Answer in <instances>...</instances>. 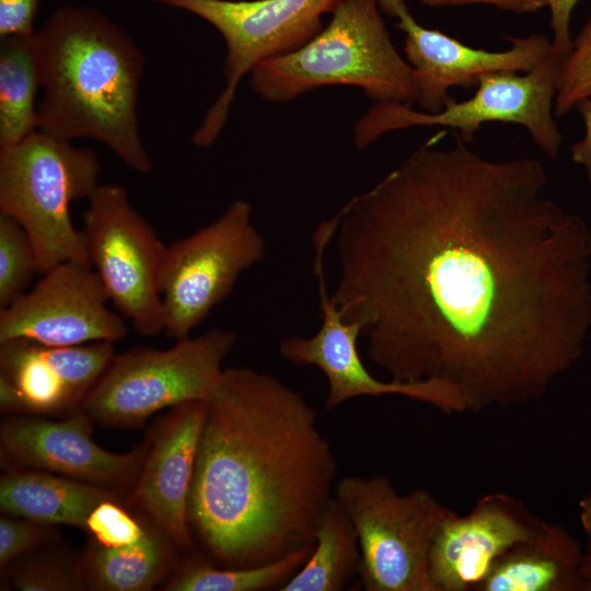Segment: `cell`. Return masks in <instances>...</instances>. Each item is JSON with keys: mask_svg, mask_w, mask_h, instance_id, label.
<instances>
[{"mask_svg": "<svg viewBox=\"0 0 591 591\" xmlns=\"http://www.w3.org/2000/svg\"><path fill=\"white\" fill-rule=\"evenodd\" d=\"M424 143L335 215L341 317L391 380L447 382L466 412L543 398L591 332V229L532 158Z\"/></svg>", "mask_w": 591, "mask_h": 591, "instance_id": "cell-1", "label": "cell"}, {"mask_svg": "<svg viewBox=\"0 0 591 591\" xmlns=\"http://www.w3.org/2000/svg\"><path fill=\"white\" fill-rule=\"evenodd\" d=\"M337 461L315 409L269 372L224 369L208 401L188 519L219 567H254L312 548Z\"/></svg>", "mask_w": 591, "mask_h": 591, "instance_id": "cell-2", "label": "cell"}, {"mask_svg": "<svg viewBox=\"0 0 591 591\" xmlns=\"http://www.w3.org/2000/svg\"><path fill=\"white\" fill-rule=\"evenodd\" d=\"M42 96L38 130L65 140L93 139L125 164L148 173L138 96L146 58L113 20L66 4L34 32Z\"/></svg>", "mask_w": 591, "mask_h": 591, "instance_id": "cell-3", "label": "cell"}, {"mask_svg": "<svg viewBox=\"0 0 591 591\" xmlns=\"http://www.w3.org/2000/svg\"><path fill=\"white\" fill-rule=\"evenodd\" d=\"M265 101L289 102L326 85H351L375 102L416 104L412 68L397 51L376 0H340L328 25L300 48L250 72Z\"/></svg>", "mask_w": 591, "mask_h": 591, "instance_id": "cell-4", "label": "cell"}, {"mask_svg": "<svg viewBox=\"0 0 591 591\" xmlns=\"http://www.w3.org/2000/svg\"><path fill=\"white\" fill-rule=\"evenodd\" d=\"M99 174L94 151L40 130L0 148V211L27 232L38 273L67 260L91 266L70 206L90 197L100 185Z\"/></svg>", "mask_w": 591, "mask_h": 591, "instance_id": "cell-5", "label": "cell"}, {"mask_svg": "<svg viewBox=\"0 0 591 591\" xmlns=\"http://www.w3.org/2000/svg\"><path fill=\"white\" fill-rule=\"evenodd\" d=\"M334 498L357 532L366 591H433L429 554L451 509L425 488L399 494L382 475L345 476Z\"/></svg>", "mask_w": 591, "mask_h": 591, "instance_id": "cell-6", "label": "cell"}, {"mask_svg": "<svg viewBox=\"0 0 591 591\" xmlns=\"http://www.w3.org/2000/svg\"><path fill=\"white\" fill-rule=\"evenodd\" d=\"M560 59L555 51L526 72L512 70L483 74L472 97H452L434 113L412 105L375 102L354 127V143L364 149L381 136L412 127L443 126L455 130L466 143L487 123L520 125L549 159L559 154L563 136L555 119L554 104Z\"/></svg>", "mask_w": 591, "mask_h": 591, "instance_id": "cell-7", "label": "cell"}, {"mask_svg": "<svg viewBox=\"0 0 591 591\" xmlns=\"http://www.w3.org/2000/svg\"><path fill=\"white\" fill-rule=\"evenodd\" d=\"M235 343L233 332L213 327L166 349L134 348L115 355L81 409L101 424L127 427L167 407L206 402Z\"/></svg>", "mask_w": 591, "mask_h": 591, "instance_id": "cell-8", "label": "cell"}, {"mask_svg": "<svg viewBox=\"0 0 591 591\" xmlns=\"http://www.w3.org/2000/svg\"><path fill=\"white\" fill-rule=\"evenodd\" d=\"M265 252L253 207L244 199L233 200L215 221L166 245L159 274L166 335L175 340L189 337Z\"/></svg>", "mask_w": 591, "mask_h": 591, "instance_id": "cell-9", "label": "cell"}, {"mask_svg": "<svg viewBox=\"0 0 591 591\" xmlns=\"http://www.w3.org/2000/svg\"><path fill=\"white\" fill-rule=\"evenodd\" d=\"M211 24L227 46L224 88L208 107L192 141L210 147L224 128L241 80L259 62L291 53L322 28L340 0H153Z\"/></svg>", "mask_w": 591, "mask_h": 591, "instance_id": "cell-10", "label": "cell"}, {"mask_svg": "<svg viewBox=\"0 0 591 591\" xmlns=\"http://www.w3.org/2000/svg\"><path fill=\"white\" fill-rule=\"evenodd\" d=\"M82 220L90 264L118 313L140 335L164 332L159 274L166 245L132 207L126 189L99 185Z\"/></svg>", "mask_w": 591, "mask_h": 591, "instance_id": "cell-11", "label": "cell"}, {"mask_svg": "<svg viewBox=\"0 0 591 591\" xmlns=\"http://www.w3.org/2000/svg\"><path fill=\"white\" fill-rule=\"evenodd\" d=\"M335 223H320L313 234V270L317 281L321 326L311 337L291 336L279 345L281 357L298 367L313 366L324 374L327 410L361 396L401 395L433 406L443 414L466 413L459 390L443 381L416 383L380 381L366 368L358 350L360 325L346 322L331 298L325 276V253L332 243Z\"/></svg>", "mask_w": 591, "mask_h": 591, "instance_id": "cell-12", "label": "cell"}, {"mask_svg": "<svg viewBox=\"0 0 591 591\" xmlns=\"http://www.w3.org/2000/svg\"><path fill=\"white\" fill-rule=\"evenodd\" d=\"M43 275L30 291L0 310V343L27 339L74 346L125 337L124 318L107 308L109 297L92 266L67 260Z\"/></svg>", "mask_w": 591, "mask_h": 591, "instance_id": "cell-13", "label": "cell"}, {"mask_svg": "<svg viewBox=\"0 0 591 591\" xmlns=\"http://www.w3.org/2000/svg\"><path fill=\"white\" fill-rule=\"evenodd\" d=\"M381 11L397 20L405 33V59L412 68L421 111H440L451 99L454 86L476 88L488 72L512 70L526 72L554 51L544 35L508 36L510 47L501 51L474 48L439 30L422 26L405 0H376Z\"/></svg>", "mask_w": 591, "mask_h": 591, "instance_id": "cell-14", "label": "cell"}, {"mask_svg": "<svg viewBox=\"0 0 591 591\" xmlns=\"http://www.w3.org/2000/svg\"><path fill=\"white\" fill-rule=\"evenodd\" d=\"M546 523L502 491L484 495L466 514L450 510L429 554L433 591H478L495 563Z\"/></svg>", "mask_w": 591, "mask_h": 591, "instance_id": "cell-15", "label": "cell"}, {"mask_svg": "<svg viewBox=\"0 0 591 591\" xmlns=\"http://www.w3.org/2000/svg\"><path fill=\"white\" fill-rule=\"evenodd\" d=\"M92 421L82 409L62 420L12 417L1 426L2 450L25 466L104 488L136 482L148 443L128 453L108 452L94 441Z\"/></svg>", "mask_w": 591, "mask_h": 591, "instance_id": "cell-16", "label": "cell"}, {"mask_svg": "<svg viewBox=\"0 0 591 591\" xmlns=\"http://www.w3.org/2000/svg\"><path fill=\"white\" fill-rule=\"evenodd\" d=\"M206 402L172 408L151 438L129 502L153 521L172 543L192 549L188 501Z\"/></svg>", "mask_w": 591, "mask_h": 591, "instance_id": "cell-17", "label": "cell"}, {"mask_svg": "<svg viewBox=\"0 0 591 591\" xmlns=\"http://www.w3.org/2000/svg\"><path fill=\"white\" fill-rule=\"evenodd\" d=\"M115 357L112 341L47 346L0 343V376L13 387L19 413L48 415L83 403Z\"/></svg>", "mask_w": 591, "mask_h": 591, "instance_id": "cell-18", "label": "cell"}, {"mask_svg": "<svg viewBox=\"0 0 591 591\" xmlns=\"http://www.w3.org/2000/svg\"><path fill=\"white\" fill-rule=\"evenodd\" d=\"M584 549L560 523L508 549L478 591H584Z\"/></svg>", "mask_w": 591, "mask_h": 591, "instance_id": "cell-19", "label": "cell"}, {"mask_svg": "<svg viewBox=\"0 0 591 591\" xmlns=\"http://www.w3.org/2000/svg\"><path fill=\"white\" fill-rule=\"evenodd\" d=\"M108 499L115 496L107 488L36 468L0 479L1 511L39 524L84 529L92 510Z\"/></svg>", "mask_w": 591, "mask_h": 591, "instance_id": "cell-20", "label": "cell"}, {"mask_svg": "<svg viewBox=\"0 0 591 591\" xmlns=\"http://www.w3.org/2000/svg\"><path fill=\"white\" fill-rule=\"evenodd\" d=\"M360 565L357 532L333 497L317 522L309 558L280 591H341L359 576Z\"/></svg>", "mask_w": 591, "mask_h": 591, "instance_id": "cell-21", "label": "cell"}, {"mask_svg": "<svg viewBox=\"0 0 591 591\" xmlns=\"http://www.w3.org/2000/svg\"><path fill=\"white\" fill-rule=\"evenodd\" d=\"M39 91L34 34L0 38V148L38 130Z\"/></svg>", "mask_w": 591, "mask_h": 591, "instance_id": "cell-22", "label": "cell"}, {"mask_svg": "<svg viewBox=\"0 0 591 591\" xmlns=\"http://www.w3.org/2000/svg\"><path fill=\"white\" fill-rule=\"evenodd\" d=\"M169 538L148 528L136 543L107 547L92 540L85 573L93 587L106 591L151 589L165 573L171 559Z\"/></svg>", "mask_w": 591, "mask_h": 591, "instance_id": "cell-23", "label": "cell"}, {"mask_svg": "<svg viewBox=\"0 0 591 591\" xmlns=\"http://www.w3.org/2000/svg\"><path fill=\"white\" fill-rule=\"evenodd\" d=\"M312 548L254 567H217L195 557L187 559L164 586L170 591H263L280 588L302 567Z\"/></svg>", "mask_w": 591, "mask_h": 591, "instance_id": "cell-24", "label": "cell"}, {"mask_svg": "<svg viewBox=\"0 0 591 591\" xmlns=\"http://www.w3.org/2000/svg\"><path fill=\"white\" fill-rule=\"evenodd\" d=\"M37 271L35 251L25 229L0 211V310L21 298Z\"/></svg>", "mask_w": 591, "mask_h": 591, "instance_id": "cell-25", "label": "cell"}, {"mask_svg": "<svg viewBox=\"0 0 591 591\" xmlns=\"http://www.w3.org/2000/svg\"><path fill=\"white\" fill-rule=\"evenodd\" d=\"M591 96V15L580 30L567 56L560 60L556 83L554 113L564 116L576 104Z\"/></svg>", "mask_w": 591, "mask_h": 591, "instance_id": "cell-26", "label": "cell"}, {"mask_svg": "<svg viewBox=\"0 0 591 591\" xmlns=\"http://www.w3.org/2000/svg\"><path fill=\"white\" fill-rule=\"evenodd\" d=\"M84 530L100 545L115 547L138 542L147 533L148 526L121 508L116 499H108L92 510Z\"/></svg>", "mask_w": 591, "mask_h": 591, "instance_id": "cell-27", "label": "cell"}, {"mask_svg": "<svg viewBox=\"0 0 591 591\" xmlns=\"http://www.w3.org/2000/svg\"><path fill=\"white\" fill-rule=\"evenodd\" d=\"M12 583L22 591H68L79 589L81 578L67 564L36 560L21 566L12 575Z\"/></svg>", "mask_w": 591, "mask_h": 591, "instance_id": "cell-28", "label": "cell"}, {"mask_svg": "<svg viewBox=\"0 0 591 591\" xmlns=\"http://www.w3.org/2000/svg\"><path fill=\"white\" fill-rule=\"evenodd\" d=\"M39 523L12 515L0 518V566L5 567L23 554L33 551L46 537Z\"/></svg>", "mask_w": 591, "mask_h": 591, "instance_id": "cell-29", "label": "cell"}, {"mask_svg": "<svg viewBox=\"0 0 591 591\" xmlns=\"http://www.w3.org/2000/svg\"><path fill=\"white\" fill-rule=\"evenodd\" d=\"M40 1L0 0V38L34 34V22Z\"/></svg>", "mask_w": 591, "mask_h": 591, "instance_id": "cell-30", "label": "cell"}, {"mask_svg": "<svg viewBox=\"0 0 591 591\" xmlns=\"http://www.w3.org/2000/svg\"><path fill=\"white\" fill-rule=\"evenodd\" d=\"M580 0H546L551 12V28L553 32V49L560 60L570 50L572 39L570 35L571 15Z\"/></svg>", "mask_w": 591, "mask_h": 591, "instance_id": "cell-31", "label": "cell"}, {"mask_svg": "<svg viewBox=\"0 0 591 591\" xmlns=\"http://www.w3.org/2000/svg\"><path fill=\"white\" fill-rule=\"evenodd\" d=\"M428 7H452L465 4H486L497 9L519 13H536L547 7L546 0H419Z\"/></svg>", "mask_w": 591, "mask_h": 591, "instance_id": "cell-32", "label": "cell"}, {"mask_svg": "<svg viewBox=\"0 0 591 591\" xmlns=\"http://www.w3.org/2000/svg\"><path fill=\"white\" fill-rule=\"evenodd\" d=\"M575 108L584 124L583 137L570 147L571 160L584 167L591 190V96L580 100Z\"/></svg>", "mask_w": 591, "mask_h": 591, "instance_id": "cell-33", "label": "cell"}, {"mask_svg": "<svg viewBox=\"0 0 591 591\" xmlns=\"http://www.w3.org/2000/svg\"><path fill=\"white\" fill-rule=\"evenodd\" d=\"M578 508L580 524L586 537L584 555L591 557V494L579 500Z\"/></svg>", "mask_w": 591, "mask_h": 591, "instance_id": "cell-34", "label": "cell"}, {"mask_svg": "<svg viewBox=\"0 0 591 591\" xmlns=\"http://www.w3.org/2000/svg\"><path fill=\"white\" fill-rule=\"evenodd\" d=\"M582 576L584 581V591H591V557L584 555L582 563Z\"/></svg>", "mask_w": 591, "mask_h": 591, "instance_id": "cell-35", "label": "cell"}]
</instances>
